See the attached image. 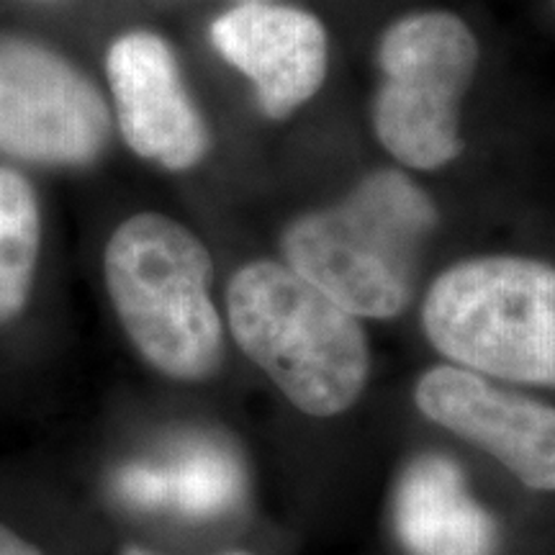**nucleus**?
Wrapping results in <instances>:
<instances>
[{"instance_id":"obj_5","label":"nucleus","mask_w":555,"mask_h":555,"mask_svg":"<svg viewBox=\"0 0 555 555\" xmlns=\"http://www.w3.org/2000/svg\"><path fill=\"white\" fill-rule=\"evenodd\" d=\"M384 80L373 101V129L397 163L446 168L461 155V101L474 82L478 41L463 18L420 11L393 21L378 41Z\"/></svg>"},{"instance_id":"obj_16","label":"nucleus","mask_w":555,"mask_h":555,"mask_svg":"<svg viewBox=\"0 0 555 555\" xmlns=\"http://www.w3.org/2000/svg\"><path fill=\"white\" fill-rule=\"evenodd\" d=\"M553 3H555V0H553Z\"/></svg>"},{"instance_id":"obj_3","label":"nucleus","mask_w":555,"mask_h":555,"mask_svg":"<svg viewBox=\"0 0 555 555\" xmlns=\"http://www.w3.org/2000/svg\"><path fill=\"white\" fill-rule=\"evenodd\" d=\"M111 304L139 356L176 380H204L224 358L211 301L214 262L204 242L163 214L116 227L103 253Z\"/></svg>"},{"instance_id":"obj_2","label":"nucleus","mask_w":555,"mask_h":555,"mask_svg":"<svg viewBox=\"0 0 555 555\" xmlns=\"http://www.w3.org/2000/svg\"><path fill=\"white\" fill-rule=\"evenodd\" d=\"M227 314L242 352L301 412L335 416L356 404L371 371L358 317L296 270L270 260L237 270Z\"/></svg>"},{"instance_id":"obj_14","label":"nucleus","mask_w":555,"mask_h":555,"mask_svg":"<svg viewBox=\"0 0 555 555\" xmlns=\"http://www.w3.org/2000/svg\"><path fill=\"white\" fill-rule=\"evenodd\" d=\"M0 555H44L39 547H34L29 540H24L18 532L0 522Z\"/></svg>"},{"instance_id":"obj_13","label":"nucleus","mask_w":555,"mask_h":555,"mask_svg":"<svg viewBox=\"0 0 555 555\" xmlns=\"http://www.w3.org/2000/svg\"><path fill=\"white\" fill-rule=\"evenodd\" d=\"M114 489L121 502L137 506V509H159V506L170 504L163 463H129L116 474Z\"/></svg>"},{"instance_id":"obj_12","label":"nucleus","mask_w":555,"mask_h":555,"mask_svg":"<svg viewBox=\"0 0 555 555\" xmlns=\"http://www.w3.org/2000/svg\"><path fill=\"white\" fill-rule=\"evenodd\" d=\"M170 506L189 517H219L232 509L245 491V474L237 455L208 437L185 440L163 461Z\"/></svg>"},{"instance_id":"obj_15","label":"nucleus","mask_w":555,"mask_h":555,"mask_svg":"<svg viewBox=\"0 0 555 555\" xmlns=\"http://www.w3.org/2000/svg\"><path fill=\"white\" fill-rule=\"evenodd\" d=\"M121 555H152V553H147V551H142V547H127V551H124ZM224 555H253V553H224Z\"/></svg>"},{"instance_id":"obj_4","label":"nucleus","mask_w":555,"mask_h":555,"mask_svg":"<svg viewBox=\"0 0 555 555\" xmlns=\"http://www.w3.org/2000/svg\"><path fill=\"white\" fill-rule=\"evenodd\" d=\"M422 324L437 350L486 376L555 386V268L530 258H474L429 288Z\"/></svg>"},{"instance_id":"obj_11","label":"nucleus","mask_w":555,"mask_h":555,"mask_svg":"<svg viewBox=\"0 0 555 555\" xmlns=\"http://www.w3.org/2000/svg\"><path fill=\"white\" fill-rule=\"evenodd\" d=\"M39 242L37 193L18 170L0 165V324L18 317L29 301Z\"/></svg>"},{"instance_id":"obj_9","label":"nucleus","mask_w":555,"mask_h":555,"mask_svg":"<svg viewBox=\"0 0 555 555\" xmlns=\"http://www.w3.org/2000/svg\"><path fill=\"white\" fill-rule=\"evenodd\" d=\"M214 50L249 80L268 119H288L327 78L330 39L314 13L245 0L214 21Z\"/></svg>"},{"instance_id":"obj_8","label":"nucleus","mask_w":555,"mask_h":555,"mask_svg":"<svg viewBox=\"0 0 555 555\" xmlns=\"http://www.w3.org/2000/svg\"><path fill=\"white\" fill-rule=\"evenodd\" d=\"M414 399L422 414L483 448L530 489L555 491V406L455 365L427 371Z\"/></svg>"},{"instance_id":"obj_10","label":"nucleus","mask_w":555,"mask_h":555,"mask_svg":"<svg viewBox=\"0 0 555 555\" xmlns=\"http://www.w3.org/2000/svg\"><path fill=\"white\" fill-rule=\"evenodd\" d=\"M397 530L414 555H486L496 535L461 468L440 455L416 457L401 476Z\"/></svg>"},{"instance_id":"obj_6","label":"nucleus","mask_w":555,"mask_h":555,"mask_svg":"<svg viewBox=\"0 0 555 555\" xmlns=\"http://www.w3.org/2000/svg\"><path fill=\"white\" fill-rule=\"evenodd\" d=\"M111 111L86 73L50 47L0 39V152L86 168L108 147Z\"/></svg>"},{"instance_id":"obj_1","label":"nucleus","mask_w":555,"mask_h":555,"mask_svg":"<svg viewBox=\"0 0 555 555\" xmlns=\"http://www.w3.org/2000/svg\"><path fill=\"white\" fill-rule=\"evenodd\" d=\"M435 224L433 201L414 180L378 170L343 204L298 217L283 234V255L352 317L391 319L412 301L416 255Z\"/></svg>"},{"instance_id":"obj_7","label":"nucleus","mask_w":555,"mask_h":555,"mask_svg":"<svg viewBox=\"0 0 555 555\" xmlns=\"http://www.w3.org/2000/svg\"><path fill=\"white\" fill-rule=\"evenodd\" d=\"M106 75L129 150L172 172L196 168L211 134L168 41L152 31L121 34L108 47Z\"/></svg>"}]
</instances>
